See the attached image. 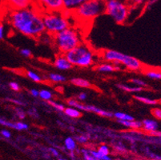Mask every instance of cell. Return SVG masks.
I'll return each instance as SVG.
<instances>
[{
	"label": "cell",
	"mask_w": 161,
	"mask_h": 160,
	"mask_svg": "<svg viewBox=\"0 0 161 160\" xmlns=\"http://www.w3.org/2000/svg\"><path fill=\"white\" fill-rule=\"evenodd\" d=\"M9 21L15 30L30 38H38L45 32L43 13L31 7L14 10L10 14Z\"/></svg>",
	"instance_id": "cell-1"
},
{
	"label": "cell",
	"mask_w": 161,
	"mask_h": 160,
	"mask_svg": "<svg viewBox=\"0 0 161 160\" xmlns=\"http://www.w3.org/2000/svg\"><path fill=\"white\" fill-rule=\"evenodd\" d=\"M105 13V0H90L80 4L71 11V15L82 22L93 21Z\"/></svg>",
	"instance_id": "cell-2"
},
{
	"label": "cell",
	"mask_w": 161,
	"mask_h": 160,
	"mask_svg": "<svg viewBox=\"0 0 161 160\" xmlns=\"http://www.w3.org/2000/svg\"><path fill=\"white\" fill-rule=\"evenodd\" d=\"M53 36L54 44L61 55H64L82 43L81 35L77 30L71 27L54 34Z\"/></svg>",
	"instance_id": "cell-3"
},
{
	"label": "cell",
	"mask_w": 161,
	"mask_h": 160,
	"mask_svg": "<svg viewBox=\"0 0 161 160\" xmlns=\"http://www.w3.org/2000/svg\"><path fill=\"white\" fill-rule=\"evenodd\" d=\"M43 21L45 31L51 35L71 27L70 20L64 10L59 12H44Z\"/></svg>",
	"instance_id": "cell-4"
},
{
	"label": "cell",
	"mask_w": 161,
	"mask_h": 160,
	"mask_svg": "<svg viewBox=\"0 0 161 160\" xmlns=\"http://www.w3.org/2000/svg\"><path fill=\"white\" fill-rule=\"evenodd\" d=\"M64 56L72 66L76 67H88L95 62V54L93 51L83 43L67 52Z\"/></svg>",
	"instance_id": "cell-5"
},
{
	"label": "cell",
	"mask_w": 161,
	"mask_h": 160,
	"mask_svg": "<svg viewBox=\"0 0 161 160\" xmlns=\"http://www.w3.org/2000/svg\"><path fill=\"white\" fill-rule=\"evenodd\" d=\"M102 56L103 59L106 61L110 62V63L117 62L130 71H137L143 68L142 63L136 58L127 56V55L117 51L107 50L104 51Z\"/></svg>",
	"instance_id": "cell-6"
},
{
	"label": "cell",
	"mask_w": 161,
	"mask_h": 160,
	"mask_svg": "<svg viewBox=\"0 0 161 160\" xmlns=\"http://www.w3.org/2000/svg\"><path fill=\"white\" fill-rule=\"evenodd\" d=\"M105 13L118 24L124 23L128 17L127 6L119 0H105Z\"/></svg>",
	"instance_id": "cell-7"
},
{
	"label": "cell",
	"mask_w": 161,
	"mask_h": 160,
	"mask_svg": "<svg viewBox=\"0 0 161 160\" xmlns=\"http://www.w3.org/2000/svg\"><path fill=\"white\" fill-rule=\"evenodd\" d=\"M67 103L68 106L75 108L79 109L81 111H87V112H93L95 114H99L100 116L106 117V118H112L113 117V114L110 111H105V110H102V109L96 107L95 106H92V105H87L84 104V103H80L79 101L76 100L74 99H70L67 101Z\"/></svg>",
	"instance_id": "cell-8"
},
{
	"label": "cell",
	"mask_w": 161,
	"mask_h": 160,
	"mask_svg": "<svg viewBox=\"0 0 161 160\" xmlns=\"http://www.w3.org/2000/svg\"><path fill=\"white\" fill-rule=\"evenodd\" d=\"M41 10L45 12H59L64 10L63 0H36Z\"/></svg>",
	"instance_id": "cell-9"
},
{
	"label": "cell",
	"mask_w": 161,
	"mask_h": 160,
	"mask_svg": "<svg viewBox=\"0 0 161 160\" xmlns=\"http://www.w3.org/2000/svg\"><path fill=\"white\" fill-rule=\"evenodd\" d=\"M54 65L57 69L61 70V71H67L72 67V65L65 57L64 55L58 56L54 62Z\"/></svg>",
	"instance_id": "cell-10"
},
{
	"label": "cell",
	"mask_w": 161,
	"mask_h": 160,
	"mask_svg": "<svg viewBox=\"0 0 161 160\" xmlns=\"http://www.w3.org/2000/svg\"><path fill=\"white\" fill-rule=\"evenodd\" d=\"M11 7L13 10L24 9V8L31 7V0H6Z\"/></svg>",
	"instance_id": "cell-11"
},
{
	"label": "cell",
	"mask_w": 161,
	"mask_h": 160,
	"mask_svg": "<svg viewBox=\"0 0 161 160\" xmlns=\"http://www.w3.org/2000/svg\"><path fill=\"white\" fill-rule=\"evenodd\" d=\"M158 128H159V123L155 120L146 118L142 121V129L144 131L151 133L158 131Z\"/></svg>",
	"instance_id": "cell-12"
},
{
	"label": "cell",
	"mask_w": 161,
	"mask_h": 160,
	"mask_svg": "<svg viewBox=\"0 0 161 160\" xmlns=\"http://www.w3.org/2000/svg\"><path fill=\"white\" fill-rule=\"evenodd\" d=\"M90 1V0H63V5H64V10L66 11L71 12L80 4L84 2Z\"/></svg>",
	"instance_id": "cell-13"
},
{
	"label": "cell",
	"mask_w": 161,
	"mask_h": 160,
	"mask_svg": "<svg viewBox=\"0 0 161 160\" xmlns=\"http://www.w3.org/2000/svg\"><path fill=\"white\" fill-rule=\"evenodd\" d=\"M119 123H120L122 126L125 127L130 129L139 130L142 128V122L140 121H136V120H129V121H118Z\"/></svg>",
	"instance_id": "cell-14"
},
{
	"label": "cell",
	"mask_w": 161,
	"mask_h": 160,
	"mask_svg": "<svg viewBox=\"0 0 161 160\" xmlns=\"http://www.w3.org/2000/svg\"><path fill=\"white\" fill-rule=\"evenodd\" d=\"M71 83L81 88H91V83L88 80L82 78H74L71 79Z\"/></svg>",
	"instance_id": "cell-15"
},
{
	"label": "cell",
	"mask_w": 161,
	"mask_h": 160,
	"mask_svg": "<svg viewBox=\"0 0 161 160\" xmlns=\"http://www.w3.org/2000/svg\"><path fill=\"white\" fill-rule=\"evenodd\" d=\"M63 112L66 114L67 116H68L72 118H79L82 115L81 111H80L79 109L75 108V107H66V108H64Z\"/></svg>",
	"instance_id": "cell-16"
},
{
	"label": "cell",
	"mask_w": 161,
	"mask_h": 160,
	"mask_svg": "<svg viewBox=\"0 0 161 160\" xmlns=\"http://www.w3.org/2000/svg\"><path fill=\"white\" fill-rule=\"evenodd\" d=\"M97 71L99 72L106 73V72H112V71H116V67L112 63H102L99 65L97 67Z\"/></svg>",
	"instance_id": "cell-17"
},
{
	"label": "cell",
	"mask_w": 161,
	"mask_h": 160,
	"mask_svg": "<svg viewBox=\"0 0 161 160\" xmlns=\"http://www.w3.org/2000/svg\"><path fill=\"white\" fill-rule=\"evenodd\" d=\"M117 87L123 90L124 91L131 92V93H133V92H140L144 90V88L140 87L127 86V85H125V84H118Z\"/></svg>",
	"instance_id": "cell-18"
},
{
	"label": "cell",
	"mask_w": 161,
	"mask_h": 160,
	"mask_svg": "<svg viewBox=\"0 0 161 160\" xmlns=\"http://www.w3.org/2000/svg\"><path fill=\"white\" fill-rule=\"evenodd\" d=\"M48 78L50 81L53 82H66V77L63 74H58V73H50L48 75Z\"/></svg>",
	"instance_id": "cell-19"
},
{
	"label": "cell",
	"mask_w": 161,
	"mask_h": 160,
	"mask_svg": "<svg viewBox=\"0 0 161 160\" xmlns=\"http://www.w3.org/2000/svg\"><path fill=\"white\" fill-rule=\"evenodd\" d=\"M113 117H115L117 121H129L135 119L133 116L123 112H115L113 114Z\"/></svg>",
	"instance_id": "cell-20"
},
{
	"label": "cell",
	"mask_w": 161,
	"mask_h": 160,
	"mask_svg": "<svg viewBox=\"0 0 161 160\" xmlns=\"http://www.w3.org/2000/svg\"><path fill=\"white\" fill-rule=\"evenodd\" d=\"M145 74L148 78L152 79L159 80L161 78V73L159 71H156L155 69H148L145 71Z\"/></svg>",
	"instance_id": "cell-21"
},
{
	"label": "cell",
	"mask_w": 161,
	"mask_h": 160,
	"mask_svg": "<svg viewBox=\"0 0 161 160\" xmlns=\"http://www.w3.org/2000/svg\"><path fill=\"white\" fill-rule=\"evenodd\" d=\"M64 145L67 150L70 151H75L76 149V141L71 137H68L65 139Z\"/></svg>",
	"instance_id": "cell-22"
},
{
	"label": "cell",
	"mask_w": 161,
	"mask_h": 160,
	"mask_svg": "<svg viewBox=\"0 0 161 160\" xmlns=\"http://www.w3.org/2000/svg\"><path fill=\"white\" fill-rule=\"evenodd\" d=\"M134 98L138 101L141 102V103H144L145 104L148 105H157L158 101L153 99H150V98L144 97V96H135Z\"/></svg>",
	"instance_id": "cell-23"
},
{
	"label": "cell",
	"mask_w": 161,
	"mask_h": 160,
	"mask_svg": "<svg viewBox=\"0 0 161 160\" xmlns=\"http://www.w3.org/2000/svg\"><path fill=\"white\" fill-rule=\"evenodd\" d=\"M39 97L43 99L44 101L48 102V100H51L52 99V93L48 90H41V91H39Z\"/></svg>",
	"instance_id": "cell-24"
},
{
	"label": "cell",
	"mask_w": 161,
	"mask_h": 160,
	"mask_svg": "<svg viewBox=\"0 0 161 160\" xmlns=\"http://www.w3.org/2000/svg\"><path fill=\"white\" fill-rule=\"evenodd\" d=\"M89 151V153L93 157H95V158H98L99 160H112V158L108 156V155H104V154H100V153L97 151H92V150H91V151Z\"/></svg>",
	"instance_id": "cell-25"
},
{
	"label": "cell",
	"mask_w": 161,
	"mask_h": 160,
	"mask_svg": "<svg viewBox=\"0 0 161 160\" xmlns=\"http://www.w3.org/2000/svg\"><path fill=\"white\" fill-rule=\"evenodd\" d=\"M27 76L30 79H31L32 81L35 82H40L42 81V78L37 73L34 72V71H28L27 72Z\"/></svg>",
	"instance_id": "cell-26"
},
{
	"label": "cell",
	"mask_w": 161,
	"mask_h": 160,
	"mask_svg": "<svg viewBox=\"0 0 161 160\" xmlns=\"http://www.w3.org/2000/svg\"><path fill=\"white\" fill-rule=\"evenodd\" d=\"M48 103H49L50 105H51V107H54V108L56 110V111H59V112H63V110H64L65 107H64V105L63 104H61V103H57V102H55L53 101V100H48Z\"/></svg>",
	"instance_id": "cell-27"
},
{
	"label": "cell",
	"mask_w": 161,
	"mask_h": 160,
	"mask_svg": "<svg viewBox=\"0 0 161 160\" xmlns=\"http://www.w3.org/2000/svg\"><path fill=\"white\" fill-rule=\"evenodd\" d=\"M0 125H2V126L3 127H9L12 128V129L16 130V122H10V121L4 119V118H1V117H0Z\"/></svg>",
	"instance_id": "cell-28"
},
{
	"label": "cell",
	"mask_w": 161,
	"mask_h": 160,
	"mask_svg": "<svg viewBox=\"0 0 161 160\" xmlns=\"http://www.w3.org/2000/svg\"><path fill=\"white\" fill-rule=\"evenodd\" d=\"M131 82H132L133 84H135L136 86L140 87H148V84H147L146 82H144V80L140 79V78H131Z\"/></svg>",
	"instance_id": "cell-29"
},
{
	"label": "cell",
	"mask_w": 161,
	"mask_h": 160,
	"mask_svg": "<svg viewBox=\"0 0 161 160\" xmlns=\"http://www.w3.org/2000/svg\"><path fill=\"white\" fill-rule=\"evenodd\" d=\"M82 154L84 155V158L85 160H99L98 158H95V157H93L91 154L89 153L88 150L87 149H83L81 151Z\"/></svg>",
	"instance_id": "cell-30"
},
{
	"label": "cell",
	"mask_w": 161,
	"mask_h": 160,
	"mask_svg": "<svg viewBox=\"0 0 161 160\" xmlns=\"http://www.w3.org/2000/svg\"><path fill=\"white\" fill-rule=\"evenodd\" d=\"M99 151L100 154H104V155H108L109 153H110V150H109L108 147L106 146V145H101L100 147H99L98 151Z\"/></svg>",
	"instance_id": "cell-31"
},
{
	"label": "cell",
	"mask_w": 161,
	"mask_h": 160,
	"mask_svg": "<svg viewBox=\"0 0 161 160\" xmlns=\"http://www.w3.org/2000/svg\"><path fill=\"white\" fill-rule=\"evenodd\" d=\"M28 125L23 122H16V130L18 131H26L28 129Z\"/></svg>",
	"instance_id": "cell-32"
},
{
	"label": "cell",
	"mask_w": 161,
	"mask_h": 160,
	"mask_svg": "<svg viewBox=\"0 0 161 160\" xmlns=\"http://www.w3.org/2000/svg\"><path fill=\"white\" fill-rule=\"evenodd\" d=\"M152 114L155 118H157L158 120L161 119V110L160 108H158V107H155L152 111Z\"/></svg>",
	"instance_id": "cell-33"
},
{
	"label": "cell",
	"mask_w": 161,
	"mask_h": 160,
	"mask_svg": "<svg viewBox=\"0 0 161 160\" xmlns=\"http://www.w3.org/2000/svg\"><path fill=\"white\" fill-rule=\"evenodd\" d=\"M9 87H11V89H12L15 91H19V90H20L19 84L16 82H11L9 83Z\"/></svg>",
	"instance_id": "cell-34"
},
{
	"label": "cell",
	"mask_w": 161,
	"mask_h": 160,
	"mask_svg": "<svg viewBox=\"0 0 161 160\" xmlns=\"http://www.w3.org/2000/svg\"><path fill=\"white\" fill-rule=\"evenodd\" d=\"M87 139H87V137L86 136H77L75 140L80 143H85L87 142Z\"/></svg>",
	"instance_id": "cell-35"
},
{
	"label": "cell",
	"mask_w": 161,
	"mask_h": 160,
	"mask_svg": "<svg viewBox=\"0 0 161 160\" xmlns=\"http://www.w3.org/2000/svg\"><path fill=\"white\" fill-rule=\"evenodd\" d=\"M0 134H1V136L3 138H5V139H10V138L12 137V133H11L8 130H2V131H0Z\"/></svg>",
	"instance_id": "cell-36"
},
{
	"label": "cell",
	"mask_w": 161,
	"mask_h": 160,
	"mask_svg": "<svg viewBox=\"0 0 161 160\" xmlns=\"http://www.w3.org/2000/svg\"><path fill=\"white\" fill-rule=\"evenodd\" d=\"M20 53L24 57H29V56H31V52H30V50L28 49H23L20 51Z\"/></svg>",
	"instance_id": "cell-37"
},
{
	"label": "cell",
	"mask_w": 161,
	"mask_h": 160,
	"mask_svg": "<svg viewBox=\"0 0 161 160\" xmlns=\"http://www.w3.org/2000/svg\"><path fill=\"white\" fill-rule=\"evenodd\" d=\"M16 111H18V112H16V114H17V116L19 117V118H21V119L25 118V117H26V114H25L24 111L20 110V109H17Z\"/></svg>",
	"instance_id": "cell-38"
},
{
	"label": "cell",
	"mask_w": 161,
	"mask_h": 160,
	"mask_svg": "<svg viewBox=\"0 0 161 160\" xmlns=\"http://www.w3.org/2000/svg\"><path fill=\"white\" fill-rule=\"evenodd\" d=\"M87 94L84 93V92H81V93L77 96V99H79L80 101H84V100L87 99Z\"/></svg>",
	"instance_id": "cell-39"
},
{
	"label": "cell",
	"mask_w": 161,
	"mask_h": 160,
	"mask_svg": "<svg viewBox=\"0 0 161 160\" xmlns=\"http://www.w3.org/2000/svg\"><path fill=\"white\" fill-rule=\"evenodd\" d=\"M30 95L33 96V97H39V91H38L37 89H31L30 91Z\"/></svg>",
	"instance_id": "cell-40"
},
{
	"label": "cell",
	"mask_w": 161,
	"mask_h": 160,
	"mask_svg": "<svg viewBox=\"0 0 161 160\" xmlns=\"http://www.w3.org/2000/svg\"><path fill=\"white\" fill-rule=\"evenodd\" d=\"M4 31H5V28L2 24H0V40H2L4 38Z\"/></svg>",
	"instance_id": "cell-41"
},
{
	"label": "cell",
	"mask_w": 161,
	"mask_h": 160,
	"mask_svg": "<svg viewBox=\"0 0 161 160\" xmlns=\"http://www.w3.org/2000/svg\"><path fill=\"white\" fill-rule=\"evenodd\" d=\"M146 0H131V2L136 6H138V5H140V4H143Z\"/></svg>",
	"instance_id": "cell-42"
},
{
	"label": "cell",
	"mask_w": 161,
	"mask_h": 160,
	"mask_svg": "<svg viewBox=\"0 0 161 160\" xmlns=\"http://www.w3.org/2000/svg\"><path fill=\"white\" fill-rule=\"evenodd\" d=\"M7 100H9V101L12 102L13 103H15L16 105H19V106H23V103L21 101H19V100H17V99H7Z\"/></svg>",
	"instance_id": "cell-43"
},
{
	"label": "cell",
	"mask_w": 161,
	"mask_h": 160,
	"mask_svg": "<svg viewBox=\"0 0 161 160\" xmlns=\"http://www.w3.org/2000/svg\"><path fill=\"white\" fill-rule=\"evenodd\" d=\"M158 1H159V0H149V1L148 2V4H147V8H148V9L151 8L152 6H153L154 4L156 3Z\"/></svg>",
	"instance_id": "cell-44"
},
{
	"label": "cell",
	"mask_w": 161,
	"mask_h": 160,
	"mask_svg": "<svg viewBox=\"0 0 161 160\" xmlns=\"http://www.w3.org/2000/svg\"><path fill=\"white\" fill-rule=\"evenodd\" d=\"M49 151H51V153L52 154H53L54 156H56V157H58L59 155V151H57L56 149H55V148H53V147H51V148L49 149Z\"/></svg>",
	"instance_id": "cell-45"
},
{
	"label": "cell",
	"mask_w": 161,
	"mask_h": 160,
	"mask_svg": "<svg viewBox=\"0 0 161 160\" xmlns=\"http://www.w3.org/2000/svg\"><path fill=\"white\" fill-rule=\"evenodd\" d=\"M116 149L119 151H125V148H124V147H119V146H117V147H116Z\"/></svg>",
	"instance_id": "cell-46"
},
{
	"label": "cell",
	"mask_w": 161,
	"mask_h": 160,
	"mask_svg": "<svg viewBox=\"0 0 161 160\" xmlns=\"http://www.w3.org/2000/svg\"><path fill=\"white\" fill-rule=\"evenodd\" d=\"M5 2H6V0H0V9L2 7Z\"/></svg>",
	"instance_id": "cell-47"
},
{
	"label": "cell",
	"mask_w": 161,
	"mask_h": 160,
	"mask_svg": "<svg viewBox=\"0 0 161 160\" xmlns=\"http://www.w3.org/2000/svg\"><path fill=\"white\" fill-rule=\"evenodd\" d=\"M59 160H66V159H64V158H59Z\"/></svg>",
	"instance_id": "cell-48"
},
{
	"label": "cell",
	"mask_w": 161,
	"mask_h": 160,
	"mask_svg": "<svg viewBox=\"0 0 161 160\" xmlns=\"http://www.w3.org/2000/svg\"><path fill=\"white\" fill-rule=\"evenodd\" d=\"M152 160H160V159H159V158H154V159Z\"/></svg>",
	"instance_id": "cell-49"
}]
</instances>
